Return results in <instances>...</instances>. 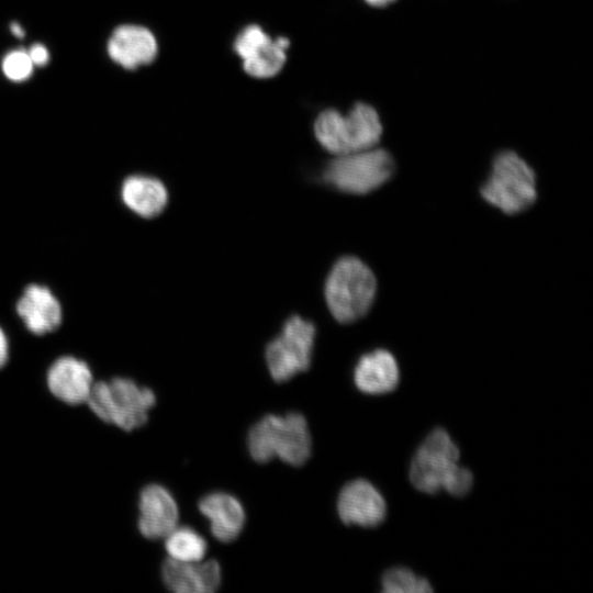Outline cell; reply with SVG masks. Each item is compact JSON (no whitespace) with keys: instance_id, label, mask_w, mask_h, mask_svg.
<instances>
[{"instance_id":"obj_1","label":"cell","mask_w":593,"mask_h":593,"mask_svg":"<svg viewBox=\"0 0 593 593\" xmlns=\"http://www.w3.org/2000/svg\"><path fill=\"white\" fill-rule=\"evenodd\" d=\"M247 447L257 462H268L278 457L291 466H302L312 448L306 419L296 412L283 416L267 415L250 428Z\"/></svg>"},{"instance_id":"obj_2","label":"cell","mask_w":593,"mask_h":593,"mask_svg":"<svg viewBox=\"0 0 593 593\" xmlns=\"http://www.w3.org/2000/svg\"><path fill=\"white\" fill-rule=\"evenodd\" d=\"M377 291L372 270L359 258L345 256L333 266L325 282V301L333 317L343 324L361 320Z\"/></svg>"},{"instance_id":"obj_3","label":"cell","mask_w":593,"mask_h":593,"mask_svg":"<svg viewBox=\"0 0 593 593\" xmlns=\"http://www.w3.org/2000/svg\"><path fill=\"white\" fill-rule=\"evenodd\" d=\"M382 131L378 112L365 102L355 103L347 114L325 109L314 122L316 139L336 156L376 147Z\"/></svg>"},{"instance_id":"obj_4","label":"cell","mask_w":593,"mask_h":593,"mask_svg":"<svg viewBox=\"0 0 593 593\" xmlns=\"http://www.w3.org/2000/svg\"><path fill=\"white\" fill-rule=\"evenodd\" d=\"M155 402L156 396L150 389L121 377L94 382L87 400L100 419L126 432L146 423Z\"/></svg>"},{"instance_id":"obj_5","label":"cell","mask_w":593,"mask_h":593,"mask_svg":"<svg viewBox=\"0 0 593 593\" xmlns=\"http://www.w3.org/2000/svg\"><path fill=\"white\" fill-rule=\"evenodd\" d=\"M479 191L488 203L515 215L537 200L536 174L515 152L502 150L495 155L491 174Z\"/></svg>"},{"instance_id":"obj_6","label":"cell","mask_w":593,"mask_h":593,"mask_svg":"<svg viewBox=\"0 0 593 593\" xmlns=\"http://www.w3.org/2000/svg\"><path fill=\"white\" fill-rule=\"evenodd\" d=\"M395 172L392 155L379 147L338 155L323 170L322 179L338 191L350 194L369 193Z\"/></svg>"},{"instance_id":"obj_7","label":"cell","mask_w":593,"mask_h":593,"mask_svg":"<svg viewBox=\"0 0 593 593\" xmlns=\"http://www.w3.org/2000/svg\"><path fill=\"white\" fill-rule=\"evenodd\" d=\"M315 326L299 315L283 324L279 336L266 348V361L272 379L283 382L305 371L312 359Z\"/></svg>"},{"instance_id":"obj_8","label":"cell","mask_w":593,"mask_h":593,"mask_svg":"<svg viewBox=\"0 0 593 593\" xmlns=\"http://www.w3.org/2000/svg\"><path fill=\"white\" fill-rule=\"evenodd\" d=\"M459 449L443 428L434 429L417 449L410 470L412 484L421 492L434 494L444 489L458 467Z\"/></svg>"},{"instance_id":"obj_9","label":"cell","mask_w":593,"mask_h":593,"mask_svg":"<svg viewBox=\"0 0 593 593\" xmlns=\"http://www.w3.org/2000/svg\"><path fill=\"white\" fill-rule=\"evenodd\" d=\"M290 41L271 38L259 25L249 24L235 37L234 52L243 59L244 70L251 77L270 78L284 66Z\"/></svg>"},{"instance_id":"obj_10","label":"cell","mask_w":593,"mask_h":593,"mask_svg":"<svg viewBox=\"0 0 593 593\" xmlns=\"http://www.w3.org/2000/svg\"><path fill=\"white\" fill-rule=\"evenodd\" d=\"M14 312L24 328L34 336L57 332L65 320V309L57 293L48 284L37 281L21 288Z\"/></svg>"},{"instance_id":"obj_11","label":"cell","mask_w":593,"mask_h":593,"mask_svg":"<svg viewBox=\"0 0 593 593\" xmlns=\"http://www.w3.org/2000/svg\"><path fill=\"white\" fill-rule=\"evenodd\" d=\"M337 510L347 525L373 527L384 519L387 506L383 496L369 481L357 479L342 489Z\"/></svg>"},{"instance_id":"obj_12","label":"cell","mask_w":593,"mask_h":593,"mask_svg":"<svg viewBox=\"0 0 593 593\" xmlns=\"http://www.w3.org/2000/svg\"><path fill=\"white\" fill-rule=\"evenodd\" d=\"M46 382L54 396L71 405L87 402L94 383L89 365L71 355L60 356L51 363Z\"/></svg>"},{"instance_id":"obj_13","label":"cell","mask_w":593,"mask_h":593,"mask_svg":"<svg viewBox=\"0 0 593 593\" xmlns=\"http://www.w3.org/2000/svg\"><path fill=\"white\" fill-rule=\"evenodd\" d=\"M107 52L115 64L133 70L150 64L157 56L158 45L155 35L147 27L123 24L109 37Z\"/></svg>"},{"instance_id":"obj_14","label":"cell","mask_w":593,"mask_h":593,"mask_svg":"<svg viewBox=\"0 0 593 593\" xmlns=\"http://www.w3.org/2000/svg\"><path fill=\"white\" fill-rule=\"evenodd\" d=\"M138 510V529L148 539L165 538L178 526L177 503L163 485L145 486L139 494Z\"/></svg>"},{"instance_id":"obj_15","label":"cell","mask_w":593,"mask_h":593,"mask_svg":"<svg viewBox=\"0 0 593 593\" xmlns=\"http://www.w3.org/2000/svg\"><path fill=\"white\" fill-rule=\"evenodd\" d=\"M161 575L165 585L177 593H211L217 590L222 579L215 560L182 562L168 558Z\"/></svg>"},{"instance_id":"obj_16","label":"cell","mask_w":593,"mask_h":593,"mask_svg":"<svg viewBox=\"0 0 593 593\" xmlns=\"http://www.w3.org/2000/svg\"><path fill=\"white\" fill-rule=\"evenodd\" d=\"M120 200L135 215L149 220L163 213L168 203V191L156 177L133 174L120 183Z\"/></svg>"},{"instance_id":"obj_17","label":"cell","mask_w":593,"mask_h":593,"mask_svg":"<svg viewBox=\"0 0 593 593\" xmlns=\"http://www.w3.org/2000/svg\"><path fill=\"white\" fill-rule=\"evenodd\" d=\"M354 379L361 392L383 394L396 388L400 370L390 351L376 349L360 357L355 367Z\"/></svg>"},{"instance_id":"obj_18","label":"cell","mask_w":593,"mask_h":593,"mask_svg":"<svg viewBox=\"0 0 593 593\" xmlns=\"http://www.w3.org/2000/svg\"><path fill=\"white\" fill-rule=\"evenodd\" d=\"M200 512L210 521L212 535L222 542L233 541L242 532L245 512L240 502L225 492H213L199 502Z\"/></svg>"},{"instance_id":"obj_19","label":"cell","mask_w":593,"mask_h":593,"mask_svg":"<svg viewBox=\"0 0 593 593\" xmlns=\"http://www.w3.org/2000/svg\"><path fill=\"white\" fill-rule=\"evenodd\" d=\"M169 558L182 562L203 560L206 553L205 539L190 527H176L165 537Z\"/></svg>"},{"instance_id":"obj_20","label":"cell","mask_w":593,"mask_h":593,"mask_svg":"<svg viewBox=\"0 0 593 593\" xmlns=\"http://www.w3.org/2000/svg\"><path fill=\"white\" fill-rule=\"evenodd\" d=\"M382 591L385 593H428L433 589L424 578H418L411 570L396 567L382 577Z\"/></svg>"},{"instance_id":"obj_21","label":"cell","mask_w":593,"mask_h":593,"mask_svg":"<svg viewBox=\"0 0 593 593\" xmlns=\"http://www.w3.org/2000/svg\"><path fill=\"white\" fill-rule=\"evenodd\" d=\"M34 67L27 51L22 48L10 51L1 61L3 75L14 82L27 80L32 76Z\"/></svg>"},{"instance_id":"obj_22","label":"cell","mask_w":593,"mask_h":593,"mask_svg":"<svg viewBox=\"0 0 593 593\" xmlns=\"http://www.w3.org/2000/svg\"><path fill=\"white\" fill-rule=\"evenodd\" d=\"M27 54L34 66H46L49 61V52L46 46L35 43L30 46Z\"/></svg>"},{"instance_id":"obj_23","label":"cell","mask_w":593,"mask_h":593,"mask_svg":"<svg viewBox=\"0 0 593 593\" xmlns=\"http://www.w3.org/2000/svg\"><path fill=\"white\" fill-rule=\"evenodd\" d=\"M10 357V343L4 328L0 325V369H2Z\"/></svg>"},{"instance_id":"obj_24","label":"cell","mask_w":593,"mask_h":593,"mask_svg":"<svg viewBox=\"0 0 593 593\" xmlns=\"http://www.w3.org/2000/svg\"><path fill=\"white\" fill-rule=\"evenodd\" d=\"M9 30L13 36L16 38H23L25 36V31L23 26L18 22H11Z\"/></svg>"},{"instance_id":"obj_25","label":"cell","mask_w":593,"mask_h":593,"mask_svg":"<svg viewBox=\"0 0 593 593\" xmlns=\"http://www.w3.org/2000/svg\"><path fill=\"white\" fill-rule=\"evenodd\" d=\"M368 4L372 7H385L395 0H365Z\"/></svg>"}]
</instances>
